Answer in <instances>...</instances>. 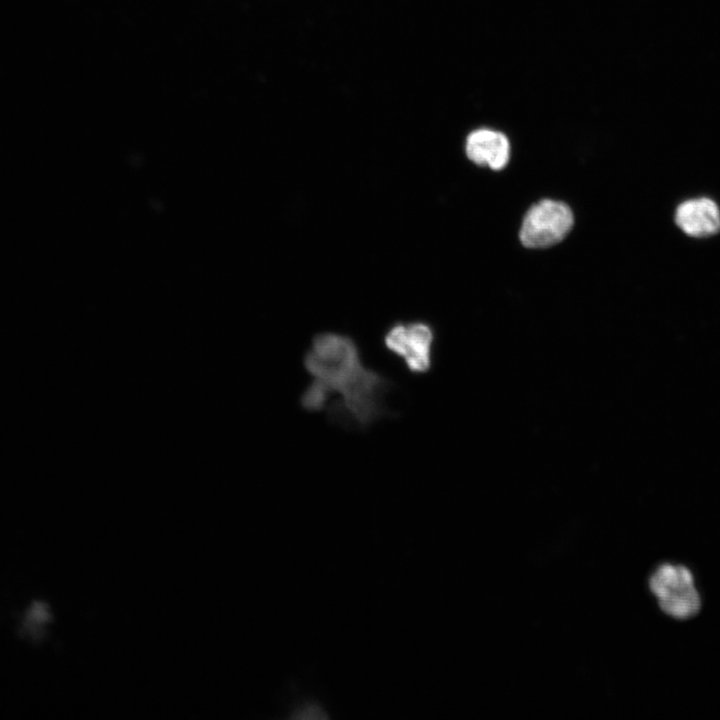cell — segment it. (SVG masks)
<instances>
[{"label":"cell","instance_id":"6da1fadb","mask_svg":"<svg viewBox=\"0 0 720 720\" xmlns=\"http://www.w3.org/2000/svg\"><path fill=\"white\" fill-rule=\"evenodd\" d=\"M302 361L311 378L299 397L304 411L325 410L331 424L360 432L396 415L386 404V395L396 383L363 363L359 344L352 336L317 333Z\"/></svg>","mask_w":720,"mask_h":720},{"label":"cell","instance_id":"7a4b0ae2","mask_svg":"<svg viewBox=\"0 0 720 720\" xmlns=\"http://www.w3.org/2000/svg\"><path fill=\"white\" fill-rule=\"evenodd\" d=\"M385 351L400 359L406 371L413 376H424L433 368L435 332L421 320L398 321L382 335Z\"/></svg>","mask_w":720,"mask_h":720},{"label":"cell","instance_id":"3957f363","mask_svg":"<svg viewBox=\"0 0 720 720\" xmlns=\"http://www.w3.org/2000/svg\"><path fill=\"white\" fill-rule=\"evenodd\" d=\"M573 222V213L568 205L544 199L527 211L519 237L526 247L545 248L563 240Z\"/></svg>","mask_w":720,"mask_h":720},{"label":"cell","instance_id":"277c9868","mask_svg":"<svg viewBox=\"0 0 720 720\" xmlns=\"http://www.w3.org/2000/svg\"><path fill=\"white\" fill-rule=\"evenodd\" d=\"M675 222L691 237H708L720 231V209L709 198L689 199L677 207Z\"/></svg>","mask_w":720,"mask_h":720},{"label":"cell","instance_id":"5b68a950","mask_svg":"<svg viewBox=\"0 0 720 720\" xmlns=\"http://www.w3.org/2000/svg\"><path fill=\"white\" fill-rule=\"evenodd\" d=\"M465 150L468 158L477 165L493 170L503 169L510 158V144L507 137L498 131L480 128L472 131L466 139Z\"/></svg>","mask_w":720,"mask_h":720},{"label":"cell","instance_id":"8992f818","mask_svg":"<svg viewBox=\"0 0 720 720\" xmlns=\"http://www.w3.org/2000/svg\"><path fill=\"white\" fill-rule=\"evenodd\" d=\"M648 586L651 593L660 599L694 587L695 579L686 566L663 563L651 574Z\"/></svg>","mask_w":720,"mask_h":720},{"label":"cell","instance_id":"52a82bcc","mask_svg":"<svg viewBox=\"0 0 720 720\" xmlns=\"http://www.w3.org/2000/svg\"><path fill=\"white\" fill-rule=\"evenodd\" d=\"M658 600L660 609L668 616L687 620L696 616L702 607L701 596L695 587Z\"/></svg>","mask_w":720,"mask_h":720},{"label":"cell","instance_id":"ba28073f","mask_svg":"<svg viewBox=\"0 0 720 720\" xmlns=\"http://www.w3.org/2000/svg\"><path fill=\"white\" fill-rule=\"evenodd\" d=\"M50 619L51 614L47 605L42 602H34L25 616L23 631L33 639H38L43 627Z\"/></svg>","mask_w":720,"mask_h":720}]
</instances>
